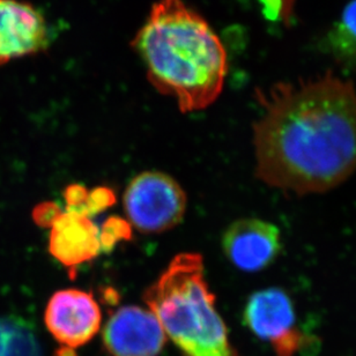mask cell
Returning <instances> with one entry per match:
<instances>
[{"mask_svg": "<svg viewBox=\"0 0 356 356\" xmlns=\"http://www.w3.org/2000/svg\"><path fill=\"white\" fill-rule=\"evenodd\" d=\"M252 125L256 176L303 197L338 188L356 172V89L332 73L258 89Z\"/></svg>", "mask_w": 356, "mask_h": 356, "instance_id": "6da1fadb", "label": "cell"}, {"mask_svg": "<svg viewBox=\"0 0 356 356\" xmlns=\"http://www.w3.org/2000/svg\"><path fill=\"white\" fill-rule=\"evenodd\" d=\"M152 86L183 113L206 109L222 92L226 49L206 19L183 0H159L132 41Z\"/></svg>", "mask_w": 356, "mask_h": 356, "instance_id": "7a4b0ae2", "label": "cell"}, {"mask_svg": "<svg viewBox=\"0 0 356 356\" xmlns=\"http://www.w3.org/2000/svg\"><path fill=\"white\" fill-rule=\"evenodd\" d=\"M144 301L181 356H238L216 310L200 254H177L146 289Z\"/></svg>", "mask_w": 356, "mask_h": 356, "instance_id": "3957f363", "label": "cell"}, {"mask_svg": "<svg viewBox=\"0 0 356 356\" xmlns=\"http://www.w3.org/2000/svg\"><path fill=\"white\" fill-rule=\"evenodd\" d=\"M124 209L131 225L141 233H163L181 222L186 209V195L165 172H141L127 186Z\"/></svg>", "mask_w": 356, "mask_h": 356, "instance_id": "277c9868", "label": "cell"}, {"mask_svg": "<svg viewBox=\"0 0 356 356\" xmlns=\"http://www.w3.org/2000/svg\"><path fill=\"white\" fill-rule=\"evenodd\" d=\"M243 321L254 336L270 343L275 356L298 355L312 340L298 326L293 300L281 288H265L251 294Z\"/></svg>", "mask_w": 356, "mask_h": 356, "instance_id": "5b68a950", "label": "cell"}, {"mask_svg": "<svg viewBox=\"0 0 356 356\" xmlns=\"http://www.w3.org/2000/svg\"><path fill=\"white\" fill-rule=\"evenodd\" d=\"M101 321V309L92 293L80 289L56 291L44 312L49 332L62 347L73 350L96 336Z\"/></svg>", "mask_w": 356, "mask_h": 356, "instance_id": "8992f818", "label": "cell"}, {"mask_svg": "<svg viewBox=\"0 0 356 356\" xmlns=\"http://www.w3.org/2000/svg\"><path fill=\"white\" fill-rule=\"evenodd\" d=\"M102 339L110 356H158L167 341L154 314L138 305H125L113 312Z\"/></svg>", "mask_w": 356, "mask_h": 356, "instance_id": "52a82bcc", "label": "cell"}, {"mask_svg": "<svg viewBox=\"0 0 356 356\" xmlns=\"http://www.w3.org/2000/svg\"><path fill=\"white\" fill-rule=\"evenodd\" d=\"M50 43L43 14L27 1L0 0V66L38 55Z\"/></svg>", "mask_w": 356, "mask_h": 356, "instance_id": "ba28073f", "label": "cell"}, {"mask_svg": "<svg viewBox=\"0 0 356 356\" xmlns=\"http://www.w3.org/2000/svg\"><path fill=\"white\" fill-rule=\"evenodd\" d=\"M228 261L243 272H261L277 261L282 249L280 229L256 218L236 220L222 236Z\"/></svg>", "mask_w": 356, "mask_h": 356, "instance_id": "9c48e42d", "label": "cell"}, {"mask_svg": "<svg viewBox=\"0 0 356 356\" xmlns=\"http://www.w3.org/2000/svg\"><path fill=\"white\" fill-rule=\"evenodd\" d=\"M49 228V252L69 270L72 277L80 265L102 252L101 229L85 214L62 211Z\"/></svg>", "mask_w": 356, "mask_h": 356, "instance_id": "30bf717a", "label": "cell"}, {"mask_svg": "<svg viewBox=\"0 0 356 356\" xmlns=\"http://www.w3.org/2000/svg\"><path fill=\"white\" fill-rule=\"evenodd\" d=\"M0 356H44L31 323L17 316L0 317Z\"/></svg>", "mask_w": 356, "mask_h": 356, "instance_id": "8fae6325", "label": "cell"}, {"mask_svg": "<svg viewBox=\"0 0 356 356\" xmlns=\"http://www.w3.org/2000/svg\"><path fill=\"white\" fill-rule=\"evenodd\" d=\"M331 43L337 55L345 60L356 59V0L350 1L331 34Z\"/></svg>", "mask_w": 356, "mask_h": 356, "instance_id": "7c38bea8", "label": "cell"}, {"mask_svg": "<svg viewBox=\"0 0 356 356\" xmlns=\"http://www.w3.org/2000/svg\"><path fill=\"white\" fill-rule=\"evenodd\" d=\"M131 236V227L125 220L113 216L106 220L101 229V245L102 251L109 252L118 242L129 240Z\"/></svg>", "mask_w": 356, "mask_h": 356, "instance_id": "4fadbf2b", "label": "cell"}, {"mask_svg": "<svg viewBox=\"0 0 356 356\" xmlns=\"http://www.w3.org/2000/svg\"><path fill=\"white\" fill-rule=\"evenodd\" d=\"M60 212L62 209L58 204L51 202H42L33 211V219L38 226L49 228Z\"/></svg>", "mask_w": 356, "mask_h": 356, "instance_id": "5bb4252c", "label": "cell"}, {"mask_svg": "<svg viewBox=\"0 0 356 356\" xmlns=\"http://www.w3.org/2000/svg\"><path fill=\"white\" fill-rule=\"evenodd\" d=\"M56 356H76V352L73 350H70V348H65V347H62V348H59L57 350V353H56Z\"/></svg>", "mask_w": 356, "mask_h": 356, "instance_id": "9a60e30c", "label": "cell"}]
</instances>
